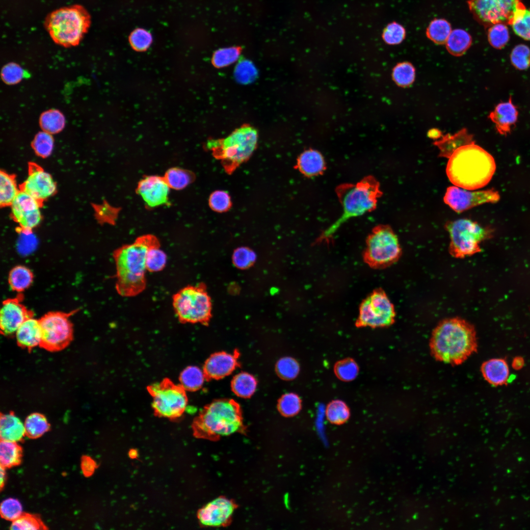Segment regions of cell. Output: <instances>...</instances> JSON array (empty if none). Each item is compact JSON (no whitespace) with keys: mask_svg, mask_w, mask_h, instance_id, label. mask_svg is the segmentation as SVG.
I'll return each instance as SVG.
<instances>
[{"mask_svg":"<svg viewBox=\"0 0 530 530\" xmlns=\"http://www.w3.org/2000/svg\"><path fill=\"white\" fill-rule=\"evenodd\" d=\"M448 159L446 173L449 180L467 190L484 187L496 170L493 157L474 140L458 148Z\"/></svg>","mask_w":530,"mask_h":530,"instance_id":"1","label":"cell"},{"mask_svg":"<svg viewBox=\"0 0 530 530\" xmlns=\"http://www.w3.org/2000/svg\"><path fill=\"white\" fill-rule=\"evenodd\" d=\"M156 246H160L158 238L146 235L113 251L116 270L115 288L119 295L133 297L145 289L146 253L150 248Z\"/></svg>","mask_w":530,"mask_h":530,"instance_id":"2","label":"cell"},{"mask_svg":"<svg viewBox=\"0 0 530 530\" xmlns=\"http://www.w3.org/2000/svg\"><path fill=\"white\" fill-rule=\"evenodd\" d=\"M429 346L437 360L459 365L477 349L475 327L460 318L444 319L433 330Z\"/></svg>","mask_w":530,"mask_h":530,"instance_id":"3","label":"cell"},{"mask_svg":"<svg viewBox=\"0 0 530 530\" xmlns=\"http://www.w3.org/2000/svg\"><path fill=\"white\" fill-rule=\"evenodd\" d=\"M245 429L240 405L232 399H220L206 405L192 424L195 437L212 441Z\"/></svg>","mask_w":530,"mask_h":530,"instance_id":"4","label":"cell"},{"mask_svg":"<svg viewBox=\"0 0 530 530\" xmlns=\"http://www.w3.org/2000/svg\"><path fill=\"white\" fill-rule=\"evenodd\" d=\"M90 25V17L80 5L57 9L49 14L45 27L52 39L64 47L78 45Z\"/></svg>","mask_w":530,"mask_h":530,"instance_id":"5","label":"cell"},{"mask_svg":"<svg viewBox=\"0 0 530 530\" xmlns=\"http://www.w3.org/2000/svg\"><path fill=\"white\" fill-rule=\"evenodd\" d=\"M338 194L342 213L325 232V235H330L347 220L373 210L381 192L378 183L373 178H367L356 184L343 186L339 189Z\"/></svg>","mask_w":530,"mask_h":530,"instance_id":"6","label":"cell"},{"mask_svg":"<svg viewBox=\"0 0 530 530\" xmlns=\"http://www.w3.org/2000/svg\"><path fill=\"white\" fill-rule=\"evenodd\" d=\"M257 139V131L250 126H244L225 138L209 141L207 146L213 156L221 160L225 171L231 173L251 157Z\"/></svg>","mask_w":530,"mask_h":530,"instance_id":"7","label":"cell"},{"mask_svg":"<svg viewBox=\"0 0 530 530\" xmlns=\"http://www.w3.org/2000/svg\"><path fill=\"white\" fill-rule=\"evenodd\" d=\"M172 304L179 320L183 323L208 325L212 317V303L205 284L188 285L172 297Z\"/></svg>","mask_w":530,"mask_h":530,"instance_id":"8","label":"cell"},{"mask_svg":"<svg viewBox=\"0 0 530 530\" xmlns=\"http://www.w3.org/2000/svg\"><path fill=\"white\" fill-rule=\"evenodd\" d=\"M402 254L398 238L387 225H380L373 229L366 241L363 260L370 267L382 269L397 262Z\"/></svg>","mask_w":530,"mask_h":530,"instance_id":"9","label":"cell"},{"mask_svg":"<svg viewBox=\"0 0 530 530\" xmlns=\"http://www.w3.org/2000/svg\"><path fill=\"white\" fill-rule=\"evenodd\" d=\"M445 228L450 238L449 252L455 258H464L480 252V243L491 236L490 230L468 219L448 222Z\"/></svg>","mask_w":530,"mask_h":530,"instance_id":"10","label":"cell"},{"mask_svg":"<svg viewBox=\"0 0 530 530\" xmlns=\"http://www.w3.org/2000/svg\"><path fill=\"white\" fill-rule=\"evenodd\" d=\"M78 311L49 312L39 319L42 333L39 346L51 352L66 347L73 338V324L69 318Z\"/></svg>","mask_w":530,"mask_h":530,"instance_id":"11","label":"cell"},{"mask_svg":"<svg viewBox=\"0 0 530 530\" xmlns=\"http://www.w3.org/2000/svg\"><path fill=\"white\" fill-rule=\"evenodd\" d=\"M153 398V408L158 416L175 419L185 412L187 398L186 390L166 378L147 388Z\"/></svg>","mask_w":530,"mask_h":530,"instance_id":"12","label":"cell"},{"mask_svg":"<svg viewBox=\"0 0 530 530\" xmlns=\"http://www.w3.org/2000/svg\"><path fill=\"white\" fill-rule=\"evenodd\" d=\"M394 305L381 289L374 290L361 302L355 322L357 327H386L395 321Z\"/></svg>","mask_w":530,"mask_h":530,"instance_id":"13","label":"cell"},{"mask_svg":"<svg viewBox=\"0 0 530 530\" xmlns=\"http://www.w3.org/2000/svg\"><path fill=\"white\" fill-rule=\"evenodd\" d=\"M467 3L475 20L489 27L497 23L509 25L522 2L521 0H468Z\"/></svg>","mask_w":530,"mask_h":530,"instance_id":"14","label":"cell"},{"mask_svg":"<svg viewBox=\"0 0 530 530\" xmlns=\"http://www.w3.org/2000/svg\"><path fill=\"white\" fill-rule=\"evenodd\" d=\"M43 203L20 190L11 204L12 217L19 225V232L30 235L41 222L40 208Z\"/></svg>","mask_w":530,"mask_h":530,"instance_id":"15","label":"cell"},{"mask_svg":"<svg viewBox=\"0 0 530 530\" xmlns=\"http://www.w3.org/2000/svg\"><path fill=\"white\" fill-rule=\"evenodd\" d=\"M500 195L493 189L472 191L451 186L447 188L444 196V201L454 211L458 213L487 203H496Z\"/></svg>","mask_w":530,"mask_h":530,"instance_id":"16","label":"cell"},{"mask_svg":"<svg viewBox=\"0 0 530 530\" xmlns=\"http://www.w3.org/2000/svg\"><path fill=\"white\" fill-rule=\"evenodd\" d=\"M23 294L18 293L12 298L4 300L0 312L1 334L9 336L16 333L20 326L27 319L34 317L32 311L28 309L23 303Z\"/></svg>","mask_w":530,"mask_h":530,"instance_id":"17","label":"cell"},{"mask_svg":"<svg viewBox=\"0 0 530 530\" xmlns=\"http://www.w3.org/2000/svg\"><path fill=\"white\" fill-rule=\"evenodd\" d=\"M20 189L43 203L55 194L56 185L51 175L38 164L30 162L26 179Z\"/></svg>","mask_w":530,"mask_h":530,"instance_id":"18","label":"cell"},{"mask_svg":"<svg viewBox=\"0 0 530 530\" xmlns=\"http://www.w3.org/2000/svg\"><path fill=\"white\" fill-rule=\"evenodd\" d=\"M237 507L232 500L220 497L209 503L198 512L200 523L208 527H225L232 520V515Z\"/></svg>","mask_w":530,"mask_h":530,"instance_id":"19","label":"cell"},{"mask_svg":"<svg viewBox=\"0 0 530 530\" xmlns=\"http://www.w3.org/2000/svg\"><path fill=\"white\" fill-rule=\"evenodd\" d=\"M169 188L163 177L150 176L138 183L137 192L148 206L153 208L167 203Z\"/></svg>","mask_w":530,"mask_h":530,"instance_id":"20","label":"cell"},{"mask_svg":"<svg viewBox=\"0 0 530 530\" xmlns=\"http://www.w3.org/2000/svg\"><path fill=\"white\" fill-rule=\"evenodd\" d=\"M239 352L233 354L219 352L212 354L206 361L203 371L208 379H220L230 374L239 364L238 359Z\"/></svg>","mask_w":530,"mask_h":530,"instance_id":"21","label":"cell"},{"mask_svg":"<svg viewBox=\"0 0 530 530\" xmlns=\"http://www.w3.org/2000/svg\"><path fill=\"white\" fill-rule=\"evenodd\" d=\"M518 111L509 98L507 102L498 104L488 117L494 123L498 132L503 135L509 133L518 119Z\"/></svg>","mask_w":530,"mask_h":530,"instance_id":"22","label":"cell"},{"mask_svg":"<svg viewBox=\"0 0 530 530\" xmlns=\"http://www.w3.org/2000/svg\"><path fill=\"white\" fill-rule=\"evenodd\" d=\"M18 345L30 350L39 345L41 340V328L39 319L33 317L26 319L16 332Z\"/></svg>","mask_w":530,"mask_h":530,"instance_id":"23","label":"cell"},{"mask_svg":"<svg viewBox=\"0 0 530 530\" xmlns=\"http://www.w3.org/2000/svg\"><path fill=\"white\" fill-rule=\"evenodd\" d=\"M26 436L24 424L13 412L0 414V436L1 440L18 442Z\"/></svg>","mask_w":530,"mask_h":530,"instance_id":"24","label":"cell"},{"mask_svg":"<svg viewBox=\"0 0 530 530\" xmlns=\"http://www.w3.org/2000/svg\"><path fill=\"white\" fill-rule=\"evenodd\" d=\"M481 371L485 379L494 386L505 383L509 378V368L503 359H492L484 362Z\"/></svg>","mask_w":530,"mask_h":530,"instance_id":"25","label":"cell"},{"mask_svg":"<svg viewBox=\"0 0 530 530\" xmlns=\"http://www.w3.org/2000/svg\"><path fill=\"white\" fill-rule=\"evenodd\" d=\"M473 135L466 129L463 128L452 135L448 133L434 144L439 150V156L449 159L454 151L459 147L473 141Z\"/></svg>","mask_w":530,"mask_h":530,"instance_id":"26","label":"cell"},{"mask_svg":"<svg viewBox=\"0 0 530 530\" xmlns=\"http://www.w3.org/2000/svg\"><path fill=\"white\" fill-rule=\"evenodd\" d=\"M297 166L303 174L312 177L323 172L325 163L320 153L316 150L309 149L304 151L299 156Z\"/></svg>","mask_w":530,"mask_h":530,"instance_id":"27","label":"cell"},{"mask_svg":"<svg viewBox=\"0 0 530 530\" xmlns=\"http://www.w3.org/2000/svg\"><path fill=\"white\" fill-rule=\"evenodd\" d=\"M472 42V37L468 32L462 29H455L451 31L445 44L450 54L459 56L467 51Z\"/></svg>","mask_w":530,"mask_h":530,"instance_id":"28","label":"cell"},{"mask_svg":"<svg viewBox=\"0 0 530 530\" xmlns=\"http://www.w3.org/2000/svg\"><path fill=\"white\" fill-rule=\"evenodd\" d=\"M33 274L28 267L19 265L11 269L8 275V284L11 290L21 293L31 285Z\"/></svg>","mask_w":530,"mask_h":530,"instance_id":"29","label":"cell"},{"mask_svg":"<svg viewBox=\"0 0 530 530\" xmlns=\"http://www.w3.org/2000/svg\"><path fill=\"white\" fill-rule=\"evenodd\" d=\"M22 457V449L17 442L0 441V466L5 468L17 466L21 463Z\"/></svg>","mask_w":530,"mask_h":530,"instance_id":"30","label":"cell"},{"mask_svg":"<svg viewBox=\"0 0 530 530\" xmlns=\"http://www.w3.org/2000/svg\"><path fill=\"white\" fill-rule=\"evenodd\" d=\"M509 25L514 32L524 40L530 41V8L522 3L515 11Z\"/></svg>","mask_w":530,"mask_h":530,"instance_id":"31","label":"cell"},{"mask_svg":"<svg viewBox=\"0 0 530 530\" xmlns=\"http://www.w3.org/2000/svg\"><path fill=\"white\" fill-rule=\"evenodd\" d=\"M0 204L1 207L10 206L19 190L15 176L1 171L0 173Z\"/></svg>","mask_w":530,"mask_h":530,"instance_id":"32","label":"cell"},{"mask_svg":"<svg viewBox=\"0 0 530 530\" xmlns=\"http://www.w3.org/2000/svg\"><path fill=\"white\" fill-rule=\"evenodd\" d=\"M257 384V381L253 376L246 372H241L234 377L231 387L237 396L248 398L254 393Z\"/></svg>","mask_w":530,"mask_h":530,"instance_id":"33","label":"cell"},{"mask_svg":"<svg viewBox=\"0 0 530 530\" xmlns=\"http://www.w3.org/2000/svg\"><path fill=\"white\" fill-rule=\"evenodd\" d=\"M205 379L206 377L203 370L196 366H189L180 374V385L186 390L195 391L202 386Z\"/></svg>","mask_w":530,"mask_h":530,"instance_id":"34","label":"cell"},{"mask_svg":"<svg viewBox=\"0 0 530 530\" xmlns=\"http://www.w3.org/2000/svg\"><path fill=\"white\" fill-rule=\"evenodd\" d=\"M451 31V25L446 20L435 19L427 27L426 35L434 43L442 45L446 43Z\"/></svg>","mask_w":530,"mask_h":530,"instance_id":"35","label":"cell"},{"mask_svg":"<svg viewBox=\"0 0 530 530\" xmlns=\"http://www.w3.org/2000/svg\"><path fill=\"white\" fill-rule=\"evenodd\" d=\"M163 178L170 188L180 190L191 184L194 181L195 176L188 170L174 167L169 169Z\"/></svg>","mask_w":530,"mask_h":530,"instance_id":"36","label":"cell"},{"mask_svg":"<svg viewBox=\"0 0 530 530\" xmlns=\"http://www.w3.org/2000/svg\"><path fill=\"white\" fill-rule=\"evenodd\" d=\"M26 435L32 439L39 438L50 429V424L44 415L33 413L28 415L24 423Z\"/></svg>","mask_w":530,"mask_h":530,"instance_id":"37","label":"cell"},{"mask_svg":"<svg viewBox=\"0 0 530 530\" xmlns=\"http://www.w3.org/2000/svg\"><path fill=\"white\" fill-rule=\"evenodd\" d=\"M325 415L326 419L331 424L341 425L348 421L350 412L349 407L344 401L336 399L327 404Z\"/></svg>","mask_w":530,"mask_h":530,"instance_id":"38","label":"cell"},{"mask_svg":"<svg viewBox=\"0 0 530 530\" xmlns=\"http://www.w3.org/2000/svg\"><path fill=\"white\" fill-rule=\"evenodd\" d=\"M65 123L64 115L56 109L45 111L40 118V125L43 131L51 134L56 133L62 131Z\"/></svg>","mask_w":530,"mask_h":530,"instance_id":"39","label":"cell"},{"mask_svg":"<svg viewBox=\"0 0 530 530\" xmlns=\"http://www.w3.org/2000/svg\"><path fill=\"white\" fill-rule=\"evenodd\" d=\"M359 366L352 358L348 357L338 361L334 366V372L340 380L349 382L354 380L358 376Z\"/></svg>","mask_w":530,"mask_h":530,"instance_id":"40","label":"cell"},{"mask_svg":"<svg viewBox=\"0 0 530 530\" xmlns=\"http://www.w3.org/2000/svg\"><path fill=\"white\" fill-rule=\"evenodd\" d=\"M392 78L398 86L408 87L415 80V69L410 62L399 63L393 68Z\"/></svg>","mask_w":530,"mask_h":530,"instance_id":"41","label":"cell"},{"mask_svg":"<svg viewBox=\"0 0 530 530\" xmlns=\"http://www.w3.org/2000/svg\"><path fill=\"white\" fill-rule=\"evenodd\" d=\"M488 40L492 47L497 49L503 48L509 40V33L507 25L497 23L489 27L487 32Z\"/></svg>","mask_w":530,"mask_h":530,"instance_id":"42","label":"cell"},{"mask_svg":"<svg viewBox=\"0 0 530 530\" xmlns=\"http://www.w3.org/2000/svg\"><path fill=\"white\" fill-rule=\"evenodd\" d=\"M301 407L302 402L300 397L293 393L284 394L278 401V409L279 412L287 417L297 415Z\"/></svg>","mask_w":530,"mask_h":530,"instance_id":"43","label":"cell"},{"mask_svg":"<svg viewBox=\"0 0 530 530\" xmlns=\"http://www.w3.org/2000/svg\"><path fill=\"white\" fill-rule=\"evenodd\" d=\"M160 246L150 248L146 256V267L147 271L156 272L161 271L165 267L167 262L165 253L160 249Z\"/></svg>","mask_w":530,"mask_h":530,"instance_id":"44","label":"cell"},{"mask_svg":"<svg viewBox=\"0 0 530 530\" xmlns=\"http://www.w3.org/2000/svg\"><path fill=\"white\" fill-rule=\"evenodd\" d=\"M276 371L279 376L286 380L294 379L300 371L298 362L290 357L281 358L276 365Z\"/></svg>","mask_w":530,"mask_h":530,"instance_id":"45","label":"cell"},{"mask_svg":"<svg viewBox=\"0 0 530 530\" xmlns=\"http://www.w3.org/2000/svg\"><path fill=\"white\" fill-rule=\"evenodd\" d=\"M32 147L38 156L49 157L53 147V139L51 134L45 131L38 133L32 142Z\"/></svg>","mask_w":530,"mask_h":530,"instance_id":"46","label":"cell"},{"mask_svg":"<svg viewBox=\"0 0 530 530\" xmlns=\"http://www.w3.org/2000/svg\"><path fill=\"white\" fill-rule=\"evenodd\" d=\"M234 265L240 269H246L251 267L256 260L255 252L247 247L236 248L232 255Z\"/></svg>","mask_w":530,"mask_h":530,"instance_id":"47","label":"cell"},{"mask_svg":"<svg viewBox=\"0 0 530 530\" xmlns=\"http://www.w3.org/2000/svg\"><path fill=\"white\" fill-rule=\"evenodd\" d=\"M240 52V48L237 47L219 49L214 53L212 62L214 65L217 67L227 66L237 60Z\"/></svg>","mask_w":530,"mask_h":530,"instance_id":"48","label":"cell"},{"mask_svg":"<svg viewBox=\"0 0 530 530\" xmlns=\"http://www.w3.org/2000/svg\"><path fill=\"white\" fill-rule=\"evenodd\" d=\"M406 30L399 23L393 22L388 24L384 28L382 38L384 42L391 45L401 43L405 39Z\"/></svg>","mask_w":530,"mask_h":530,"instance_id":"49","label":"cell"},{"mask_svg":"<svg viewBox=\"0 0 530 530\" xmlns=\"http://www.w3.org/2000/svg\"><path fill=\"white\" fill-rule=\"evenodd\" d=\"M153 37L151 33L144 28H138L132 31L129 42L132 48L138 52L147 50L151 46Z\"/></svg>","mask_w":530,"mask_h":530,"instance_id":"50","label":"cell"},{"mask_svg":"<svg viewBox=\"0 0 530 530\" xmlns=\"http://www.w3.org/2000/svg\"><path fill=\"white\" fill-rule=\"evenodd\" d=\"M46 529L45 526L38 517L30 514H23L19 518L13 521L10 526L11 530H38Z\"/></svg>","mask_w":530,"mask_h":530,"instance_id":"51","label":"cell"},{"mask_svg":"<svg viewBox=\"0 0 530 530\" xmlns=\"http://www.w3.org/2000/svg\"><path fill=\"white\" fill-rule=\"evenodd\" d=\"M510 61L516 69L525 70L530 67V49L524 44L515 46L510 53Z\"/></svg>","mask_w":530,"mask_h":530,"instance_id":"52","label":"cell"},{"mask_svg":"<svg viewBox=\"0 0 530 530\" xmlns=\"http://www.w3.org/2000/svg\"><path fill=\"white\" fill-rule=\"evenodd\" d=\"M0 513L2 518L13 522L23 514L22 505L17 499L7 498L1 503Z\"/></svg>","mask_w":530,"mask_h":530,"instance_id":"53","label":"cell"},{"mask_svg":"<svg viewBox=\"0 0 530 530\" xmlns=\"http://www.w3.org/2000/svg\"><path fill=\"white\" fill-rule=\"evenodd\" d=\"M209 204L212 210L219 212L227 211L232 205L230 195L223 190L213 192L209 197Z\"/></svg>","mask_w":530,"mask_h":530,"instance_id":"54","label":"cell"},{"mask_svg":"<svg viewBox=\"0 0 530 530\" xmlns=\"http://www.w3.org/2000/svg\"><path fill=\"white\" fill-rule=\"evenodd\" d=\"M26 74L20 65L14 63L5 65L1 73L2 80L8 84H14L19 82Z\"/></svg>","mask_w":530,"mask_h":530,"instance_id":"55","label":"cell"},{"mask_svg":"<svg viewBox=\"0 0 530 530\" xmlns=\"http://www.w3.org/2000/svg\"><path fill=\"white\" fill-rule=\"evenodd\" d=\"M256 72L255 68L250 62L243 61L237 65L235 75L238 81L246 83L254 80L256 75Z\"/></svg>","mask_w":530,"mask_h":530,"instance_id":"56","label":"cell"},{"mask_svg":"<svg viewBox=\"0 0 530 530\" xmlns=\"http://www.w3.org/2000/svg\"><path fill=\"white\" fill-rule=\"evenodd\" d=\"M97 465L95 461L88 456H84L82 458L81 462V468L83 474L86 477L93 474Z\"/></svg>","mask_w":530,"mask_h":530,"instance_id":"57","label":"cell"},{"mask_svg":"<svg viewBox=\"0 0 530 530\" xmlns=\"http://www.w3.org/2000/svg\"><path fill=\"white\" fill-rule=\"evenodd\" d=\"M524 365V360L521 357H516L514 359L512 362V366L515 369H519Z\"/></svg>","mask_w":530,"mask_h":530,"instance_id":"58","label":"cell"},{"mask_svg":"<svg viewBox=\"0 0 530 530\" xmlns=\"http://www.w3.org/2000/svg\"><path fill=\"white\" fill-rule=\"evenodd\" d=\"M0 488L1 489L3 487V486L4 485V484L5 479V475H6L5 471V468H4L3 467H2L1 466H0Z\"/></svg>","mask_w":530,"mask_h":530,"instance_id":"59","label":"cell"},{"mask_svg":"<svg viewBox=\"0 0 530 530\" xmlns=\"http://www.w3.org/2000/svg\"><path fill=\"white\" fill-rule=\"evenodd\" d=\"M428 135L432 138H436L440 136V132L438 130H432L429 132Z\"/></svg>","mask_w":530,"mask_h":530,"instance_id":"60","label":"cell"},{"mask_svg":"<svg viewBox=\"0 0 530 530\" xmlns=\"http://www.w3.org/2000/svg\"><path fill=\"white\" fill-rule=\"evenodd\" d=\"M130 457L132 458H135L137 457V451L134 450H132L129 452Z\"/></svg>","mask_w":530,"mask_h":530,"instance_id":"61","label":"cell"}]
</instances>
